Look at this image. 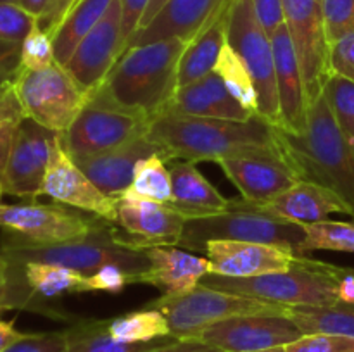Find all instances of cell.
Here are the masks:
<instances>
[{"label":"cell","instance_id":"obj_46","mask_svg":"<svg viewBox=\"0 0 354 352\" xmlns=\"http://www.w3.org/2000/svg\"><path fill=\"white\" fill-rule=\"evenodd\" d=\"M24 117L23 107L16 95L12 81L0 86V126L7 123H17Z\"/></svg>","mask_w":354,"mask_h":352},{"label":"cell","instance_id":"obj_18","mask_svg":"<svg viewBox=\"0 0 354 352\" xmlns=\"http://www.w3.org/2000/svg\"><path fill=\"white\" fill-rule=\"evenodd\" d=\"M225 176L248 202L265 204L279 197L299 182L289 162L279 152L245 154L216 162Z\"/></svg>","mask_w":354,"mask_h":352},{"label":"cell","instance_id":"obj_28","mask_svg":"<svg viewBox=\"0 0 354 352\" xmlns=\"http://www.w3.org/2000/svg\"><path fill=\"white\" fill-rule=\"evenodd\" d=\"M114 0H76L52 33L55 62L68 64L80 41L95 28Z\"/></svg>","mask_w":354,"mask_h":352},{"label":"cell","instance_id":"obj_50","mask_svg":"<svg viewBox=\"0 0 354 352\" xmlns=\"http://www.w3.org/2000/svg\"><path fill=\"white\" fill-rule=\"evenodd\" d=\"M24 335L26 333H23V331H17L16 328H14L12 321L0 320V352H3L7 347H10L14 342L21 340Z\"/></svg>","mask_w":354,"mask_h":352},{"label":"cell","instance_id":"obj_24","mask_svg":"<svg viewBox=\"0 0 354 352\" xmlns=\"http://www.w3.org/2000/svg\"><path fill=\"white\" fill-rule=\"evenodd\" d=\"M165 113L227 121H249L256 116L232 95L214 71L190 85L178 86Z\"/></svg>","mask_w":354,"mask_h":352},{"label":"cell","instance_id":"obj_49","mask_svg":"<svg viewBox=\"0 0 354 352\" xmlns=\"http://www.w3.org/2000/svg\"><path fill=\"white\" fill-rule=\"evenodd\" d=\"M17 124H19V121H17V123H7L0 126V185H2L3 176H6L7 162H9L10 148H12Z\"/></svg>","mask_w":354,"mask_h":352},{"label":"cell","instance_id":"obj_43","mask_svg":"<svg viewBox=\"0 0 354 352\" xmlns=\"http://www.w3.org/2000/svg\"><path fill=\"white\" fill-rule=\"evenodd\" d=\"M64 331H52V333H26L3 352H64Z\"/></svg>","mask_w":354,"mask_h":352},{"label":"cell","instance_id":"obj_52","mask_svg":"<svg viewBox=\"0 0 354 352\" xmlns=\"http://www.w3.org/2000/svg\"><path fill=\"white\" fill-rule=\"evenodd\" d=\"M48 2H50V0H17L16 3L40 19V17L45 14V10H47Z\"/></svg>","mask_w":354,"mask_h":352},{"label":"cell","instance_id":"obj_26","mask_svg":"<svg viewBox=\"0 0 354 352\" xmlns=\"http://www.w3.org/2000/svg\"><path fill=\"white\" fill-rule=\"evenodd\" d=\"M171 173V199L168 206L187 221L216 216L230 209V199L221 195L194 162H176Z\"/></svg>","mask_w":354,"mask_h":352},{"label":"cell","instance_id":"obj_39","mask_svg":"<svg viewBox=\"0 0 354 352\" xmlns=\"http://www.w3.org/2000/svg\"><path fill=\"white\" fill-rule=\"evenodd\" d=\"M324 21L328 45L354 33V0H324Z\"/></svg>","mask_w":354,"mask_h":352},{"label":"cell","instance_id":"obj_33","mask_svg":"<svg viewBox=\"0 0 354 352\" xmlns=\"http://www.w3.org/2000/svg\"><path fill=\"white\" fill-rule=\"evenodd\" d=\"M109 333L114 340L124 344H144L171 337L165 314L152 307L109 320Z\"/></svg>","mask_w":354,"mask_h":352},{"label":"cell","instance_id":"obj_22","mask_svg":"<svg viewBox=\"0 0 354 352\" xmlns=\"http://www.w3.org/2000/svg\"><path fill=\"white\" fill-rule=\"evenodd\" d=\"M248 206L259 211V213L277 217V219L301 224V226L327 219L330 214L335 213L353 216L349 206L337 193L325 188V186L317 185V183L304 182V179H299L296 185H292L289 190L280 193L270 202H248Z\"/></svg>","mask_w":354,"mask_h":352},{"label":"cell","instance_id":"obj_31","mask_svg":"<svg viewBox=\"0 0 354 352\" xmlns=\"http://www.w3.org/2000/svg\"><path fill=\"white\" fill-rule=\"evenodd\" d=\"M23 276L31 290L41 299H55L64 293H86V275L48 262H24Z\"/></svg>","mask_w":354,"mask_h":352},{"label":"cell","instance_id":"obj_15","mask_svg":"<svg viewBox=\"0 0 354 352\" xmlns=\"http://www.w3.org/2000/svg\"><path fill=\"white\" fill-rule=\"evenodd\" d=\"M116 223L130 235L124 244L133 251H144L152 245H178L187 219L180 213L159 200L138 195L131 188L116 199Z\"/></svg>","mask_w":354,"mask_h":352},{"label":"cell","instance_id":"obj_20","mask_svg":"<svg viewBox=\"0 0 354 352\" xmlns=\"http://www.w3.org/2000/svg\"><path fill=\"white\" fill-rule=\"evenodd\" d=\"M228 3L232 0H166L151 23L131 37L124 50L168 38H180L190 43Z\"/></svg>","mask_w":354,"mask_h":352},{"label":"cell","instance_id":"obj_36","mask_svg":"<svg viewBox=\"0 0 354 352\" xmlns=\"http://www.w3.org/2000/svg\"><path fill=\"white\" fill-rule=\"evenodd\" d=\"M168 159L161 154H152L142 159L135 168L130 188L138 195L168 204L171 199V173L166 168Z\"/></svg>","mask_w":354,"mask_h":352},{"label":"cell","instance_id":"obj_30","mask_svg":"<svg viewBox=\"0 0 354 352\" xmlns=\"http://www.w3.org/2000/svg\"><path fill=\"white\" fill-rule=\"evenodd\" d=\"M64 352H145L149 349L175 340L173 337H168L161 338V340L144 342V344L118 342L109 333V320L80 321L75 326L64 330Z\"/></svg>","mask_w":354,"mask_h":352},{"label":"cell","instance_id":"obj_41","mask_svg":"<svg viewBox=\"0 0 354 352\" xmlns=\"http://www.w3.org/2000/svg\"><path fill=\"white\" fill-rule=\"evenodd\" d=\"M137 283V276L124 271L120 266H104L99 271L86 276V285L88 292H107V293H121L128 285Z\"/></svg>","mask_w":354,"mask_h":352},{"label":"cell","instance_id":"obj_29","mask_svg":"<svg viewBox=\"0 0 354 352\" xmlns=\"http://www.w3.org/2000/svg\"><path fill=\"white\" fill-rule=\"evenodd\" d=\"M38 17L12 2H0V69L14 79L21 68V50Z\"/></svg>","mask_w":354,"mask_h":352},{"label":"cell","instance_id":"obj_55","mask_svg":"<svg viewBox=\"0 0 354 352\" xmlns=\"http://www.w3.org/2000/svg\"><path fill=\"white\" fill-rule=\"evenodd\" d=\"M9 81H12V79L9 78V76L6 75V72L2 71V69H0V86H3V85H7V83Z\"/></svg>","mask_w":354,"mask_h":352},{"label":"cell","instance_id":"obj_4","mask_svg":"<svg viewBox=\"0 0 354 352\" xmlns=\"http://www.w3.org/2000/svg\"><path fill=\"white\" fill-rule=\"evenodd\" d=\"M346 269L348 268L297 255L296 262L283 271L252 278H227L209 273L204 276L201 285L286 307H325L339 304L337 289Z\"/></svg>","mask_w":354,"mask_h":352},{"label":"cell","instance_id":"obj_34","mask_svg":"<svg viewBox=\"0 0 354 352\" xmlns=\"http://www.w3.org/2000/svg\"><path fill=\"white\" fill-rule=\"evenodd\" d=\"M304 238L296 255H306L317 251L349 252L354 254V223L322 219L303 224Z\"/></svg>","mask_w":354,"mask_h":352},{"label":"cell","instance_id":"obj_57","mask_svg":"<svg viewBox=\"0 0 354 352\" xmlns=\"http://www.w3.org/2000/svg\"><path fill=\"white\" fill-rule=\"evenodd\" d=\"M3 193H6V192H3L2 185H0V200H2V195H3ZM0 204H2V202H0Z\"/></svg>","mask_w":354,"mask_h":352},{"label":"cell","instance_id":"obj_53","mask_svg":"<svg viewBox=\"0 0 354 352\" xmlns=\"http://www.w3.org/2000/svg\"><path fill=\"white\" fill-rule=\"evenodd\" d=\"M165 3H166V0H151V2H149L147 10H145V14H144V19H142L140 26H138V30H140V28H144V26H147V24L151 23L152 17H154L156 14L161 10V7L165 6ZM137 31H135V33H137Z\"/></svg>","mask_w":354,"mask_h":352},{"label":"cell","instance_id":"obj_21","mask_svg":"<svg viewBox=\"0 0 354 352\" xmlns=\"http://www.w3.org/2000/svg\"><path fill=\"white\" fill-rule=\"evenodd\" d=\"M273 55H275L277 88H279L280 124L286 130L301 133L306 128L310 100L306 95L303 71L294 48L292 38L286 23L272 37Z\"/></svg>","mask_w":354,"mask_h":352},{"label":"cell","instance_id":"obj_32","mask_svg":"<svg viewBox=\"0 0 354 352\" xmlns=\"http://www.w3.org/2000/svg\"><path fill=\"white\" fill-rule=\"evenodd\" d=\"M287 316L299 326L303 335L330 333L354 338V304L287 307Z\"/></svg>","mask_w":354,"mask_h":352},{"label":"cell","instance_id":"obj_56","mask_svg":"<svg viewBox=\"0 0 354 352\" xmlns=\"http://www.w3.org/2000/svg\"><path fill=\"white\" fill-rule=\"evenodd\" d=\"M258 352H289L287 347H272V349H265V351H258Z\"/></svg>","mask_w":354,"mask_h":352},{"label":"cell","instance_id":"obj_58","mask_svg":"<svg viewBox=\"0 0 354 352\" xmlns=\"http://www.w3.org/2000/svg\"><path fill=\"white\" fill-rule=\"evenodd\" d=\"M0 2H12V3H16L17 0H0Z\"/></svg>","mask_w":354,"mask_h":352},{"label":"cell","instance_id":"obj_40","mask_svg":"<svg viewBox=\"0 0 354 352\" xmlns=\"http://www.w3.org/2000/svg\"><path fill=\"white\" fill-rule=\"evenodd\" d=\"M286 347L289 352H354V338L344 335L311 333L303 335Z\"/></svg>","mask_w":354,"mask_h":352},{"label":"cell","instance_id":"obj_5","mask_svg":"<svg viewBox=\"0 0 354 352\" xmlns=\"http://www.w3.org/2000/svg\"><path fill=\"white\" fill-rule=\"evenodd\" d=\"M0 251L14 264L48 262V264L75 269L86 276L99 271L104 266H120L124 271L137 276V283H140V278L149 269V259L145 252L128 247L123 240V235L118 233L114 228H109V223L100 226L88 237L64 242V244H23L7 237Z\"/></svg>","mask_w":354,"mask_h":352},{"label":"cell","instance_id":"obj_8","mask_svg":"<svg viewBox=\"0 0 354 352\" xmlns=\"http://www.w3.org/2000/svg\"><path fill=\"white\" fill-rule=\"evenodd\" d=\"M165 314L176 340L199 338L211 324L244 314H287V307L199 285L185 295H161L145 304Z\"/></svg>","mask_w":354,"mask_h":352},{"label":"cell","instance_id":"obj_11","mask_svg":"<svg viewBox=\"0 0 354 352\" xmlns=\"http://www.w3.org/2000/svg\"><path fill=\"white\" fill-rule=\"evenodd\" d=\"M106 223L83 216L64 204H0V228L23 244L52 245L80 240Z\"/></svg>","mask_w":354,"mask_h":352},{"label":"cell","instance_id":"obj_51","mask_svg":"<svg viewBox=\"0 0 354 352\" xmlns=\"http://www.w3.org/2000/svg\"><path fill=\"white\" fill-rule=\"evenodd\" d=\"M339 302L354 304V269L348 268L339 282Z\"/></svg>","mask_w":354,"mask_h":352},{"label":"cell","instance_id":"obj_48","mask_svg":"<svg viewBox=\"0 0 354 352\" xmlns=\"http://www.w3.org/2000/svg\"><path fill=\"white\" fill-rule=\"evenodd\" d=\"M145 352H221L220 349L199 340V338H189V340H171L168 344L158 345Z\"/></svg>","mask_w":354,"mask_h":352},{"label":"cell","instance_id":"obj_2","mask_svg":"<svg viewBox=\"0 0 354 352\" xmlns=\"http://www.w3.org/2000/svg\"><path fill=\"white\" fill-rule=\"evenodd\" d=\"M147 137L165 150L168 159L189 162L279 152L273 124L256 114L249 121L211 119L162 113L152 119Z\"/></svg>","mask_w":354,"mask_h":352},{"label":"cell","instance_id":"obj_45","mask_svg":"<svg viewBox=\"0 0 354 352\" xmlns=\"http://www.w3.org/2000/svg\"><path fill=\"white\" fill-rule=\"evenodd\" d=\"M256 17L272 38L275 31L283 24V2L282 0H251Z\"/></svg>","mask_w":354,"mask_h":352},{"label":"cell","instance_id":"obj_38","mask_svg":"<svg viewBox=\"0 0 354 352\" xmlns=\"http://www.w3.org/2000/svg\"><path fill=\"white\" fill-rule=\"evenodd\" d=\"M55 62L54 45L52 37L45 30H41L40 24L30 31L23 43L21 50V68L19 69H44Z\"/></svg>","mask_w":354,"mask_h":352},{"label":"cell","instance_id":"obj_13","mask_svg":"<svg viewBox=\"0 0 354 352\" xmlns=\"http://www.w3.org/2000/svg\"><path fill=\"white\" fill-rule=\"evenodd\" d=\"M303 337L287 314H244L211 324L199 340L221 352H258L272 347H286Z\"/></svg>","mask_w":354,"mask_h":352},{"label":"cell","instance_id":"obj_3","mask_svg":"<svg viewBox=\"0 0 354 352\" xmlns=\"http://www.w3.org/2000/svg\"><path fill=\"white\" fill-rule=\"evenodd\" d=\"M187 45L180 38H168L128 48L100 86L120 106L156 119L178 90L180 61Z\"/></svg>","mask_w":354,"mask_h":352},{"label":"cell","instance_id":"obj_10","mask_svg":"<svg viewBox=\"0 0 354 352\" xmlns=\"http://www.w3.org/2000/svg\"><path fill=\"white\" fill-rule=\"evenodd\" d=\"M227 43L241 55L254 79L258 92V114L273 126H279L280 104L272 38L256 17L251 0L232 2L227 24Z\"/></svg>","mask_w":354,"mask_h":352},{"label":"cell","instance_id":"obj_23","mask_svg":"<svg viewBox=\"0 0 354 352\" xmlns=\"http://www.w3.org/2000/svg\"><path fill=\"white\" fill-rule=\"evenodd\" d=\"M152 154H161L168 159L165 150L158 144H154L147 135H144V137L113 148V150L82 159L76 164L82 168V171L92 179L93 185L104 195L118 199L121 193H124L131 186L135 168H137L138 162Z\"/></svg>","mask_w":354,"mask_h":352},{"label":"cell","instance_id":"obj_14","mask_svg":"<svg viewBox=\"0 0 354 352\" xmlns=\"http://www.w3.org/2000/svg\"><path fill=\"white\" fill-rule=\"evenodd\" d=\"M57 137V133L30 117L19 121L2 182L3 192L21 199L41 195V185Z\"/></svg>","mask_w":354,"mask_h":352},{"label":"cell","instance_id":"obj_12","mask_svg":"<svg viewBox=\"0 0 354 352\" xmlns=\"http://www.w3.org/2000/svg\"><path fill=\"white\" fill-rule=\"evenodd\" d=\"M283 23L289 30L303 71L310 104L324 93L328 75V45L324 0H282Z\"/></svg>","mask_w":354,"mask_h":352},{"label":"cell","instance_id":"obj_25","mask_svg":"<svg viewBox=\"0 0 354 352\" xmlns=\"http://www.w3.org/2000/svg\"><path fill=\"white\" fill-rule=\"evenodd\" d=\"M149 259V269L140 283H149L162 295H185L201 285L211 273L209 259L180 251L173 245H152L144 248Z\"/></svg>","mask_w":354,"mask_h":352},{"label":"cell","instance_id":"obj_44","mask_svg":"<svg viewBox=\"0 0 354 352\" xmlns=\"http://www.w3.org/2000/svg\"><path fill=\"white\" fill-rule=\"evenodd\" d=\"M121 2V26H123V52L128 41L140 26L144 14L151 0H120Z\"/></svg>","mask_w":354,"mask_h":352},{"label":"cell","instance_id":"obj_27","mask_svg":"<svg viewBox=\"0 0 354 352\" xmlns=\"http://www.w3.org/2000/svg\"><path fill=\"white\" fill-rule=\"evenodd\" d=\"M230 6L232 3H228L225 9H221L209 21V24L187 45L182 61H180L178 86L190 85V83L197 81L203 76L214 71L218 57L227 45V24Z\"/></svg>","mask_w":354,"mask_h":352},{"label":"cell","instance_id":"obj_59","mask_svg":"<svg viewBox=\"0 0 354 352\" xmlns=\"http://www.w3.org/2000/svg\"><path fill=\"white\" fill-rule=\"evenodd\" d=\"M3 313V309H0V314H2Z\"/></svg>","mask_w":354,"mask_h":352},{"label":"cell","instance_id":"obj_54","mask_svg":"<svg viewBox=\"0 0 354 352\" xmlns=\"http://www.w3.org/2000/svg\"><path fill=\"white\" fill-rule=\"evenodd\" d=\"M12 275V264L7 259V255L0 251V282H7Z\"/></svg>","mask_w":354,"mask_h":352},{"label":"cell","instance_id":"obj_47","mask_svg":"<svg viewBox=\"0 0 354 352\" xmlns=\"http://www.w3.org/2000/svg\"><path fill=\"white\" fill-rule=\"evenodd\" d=\"M75 2L76 0H50V2H48L47 10H45V14L40 17V19H38V24H40L41 30H45L52 37V33L55 31V28L59 26V23L62 21V17L68 14V10L71 9L73 3Z\"/></svg>","mask_w":354,"mask_h":352},{"label":"cell","instance_id":"obj_16","mask_svg":"<svg viewBox=\"0 0 354 352\" xmlns=\"http://www.w3.org/2000/svg\"><path fill=\"white\" fill-rule=\"evenodd\" d=\"M41 195H48L55 202L93 214L107 223H116V199L104 195L82 171L62 145L61 135L52 148L50 162L45 173Z\"/></svg>","mask_w":354,"mask_h":352},{"label":"cell","instance_id":"obj_1","mask_svg":"<svg viewBox=\"0 0 354 352\" xmlns=\"http://www.w3.org/2000/svg\"><path fill=\"white\" fill-rule=\"evenodd\" d=\"M273 130L280 154L299 179L337 193L354 217V140L341 130L324 93L308 107L301 133L282 126Z\"/></svg>","mask_w":354,"mask_h":352},{"label":"cell","instance_id":"obj_6","mask_svg":"<svg viewBox=\"0 0 354 352\" xmlns=\"http://www.w3.org/2000/svg\"><path fill=\"white\" fill-rule=\"evenodd\" d=\"M151 123L145 114L120 106L102 86H97L61 140L73 161L78 162L144 137Z\"/></svg>","mask_w":354,"mask_h":352},{"label":"cell","instance_id":"obj_19","mask_svg":"<svg viewBox=\"0 0 354 352\" xmlns=\"http://www.w3.org/2000/svg\"><path fill=\"white\" fill-rule=\"evenodd\" d=\"M201 251L211 262V275L227 278H252L289 269L297 255L279 245L258 242L209 240Z\"/></svg>","mask_w":354,"mask_h":352},{"label":"cell","instance_id":"obj_9","mask_svg":"<svg viewBox=\"0 0 354 352\" xmlns=\"http://www.w3.org/2000/svg\"><path fill=\"white\" fill-rule=\"evenodd\" d=\"M12 86L24 117L57 135L66 133L88 97L64 66L57 62L35 71L19 69Z\"/></svg>","mask_w":354,"mask_h":352},{"label":"cell","instance_id":"obj_37","mask_svg":"<svg viewBox=\"0 0 354 352\" xmlns=\"http://www.w3.org/2000/svg\"><path fill=\"white\" fill-rule=\"evenodd\" d=\"M324 95L341 130L354 140V83L337 75H328Z\"/></svg>","mask_w":354,"mask_h":352},{"label":"cell","instance_id":"obj_35","mask_svg":"<svg viewBox=\"0 0 354 352\" xmlns=\"http://www.w3.org/2000/svg\"><path fill=\"white\" fill-rule=\"evenodd\" d=\"M214 72L223 79L227 88L230 90L232 95L251 113L258 114V92H256L254 79L249 72L248 66L241 59V55L230 47L225 45L218 57Z\"/></svg>","mask_w":354,"mask_h":352},{"label":"cell","instance_id":"obj_42","mask_svg":"<svg viewBox=\"0 0 354 352\" xmlns=\"http://www.w3.org/2000/svg\"><path fill=\"white\" fill-rule=\"evenodd\" d=\"M328 71L354 83V33L334 41L328 48Z\"/></svg>","mask_w":354,"mask_h":352},{"label":"cell","instance_id":"obj_7","mask_svg":"<svg viewBox=\"0 0 354 352\" xmlns=\"http://www.w3.org/2000/svg\"><path fill=\"white\" fill-rule=\"evenodd\" d=\"M304 238L301 224L287 223L265 213L252 209L244 199H230V209L216 216L189 219L183 228L178 245L201 251L209 240L258 242L279 245L294 254Z\"/></svg>","mask_w":354,"mask_h":352},{"label":"cell","instance_id":"obj_17","mask_svg":"<svg viewBox=\"0 0 354 352\" xmlns=\"http://www.w3.org/2000/svg\"><path fill=\"white\" fill-rule=\"evenodd\" d=\"M121 2L114 0L102 19L83 38L69 57L66 71L86 93L102 85L120 55L123 54Z\"/></svg>","mask_w":354,"mask_h":352}]
</instances>
